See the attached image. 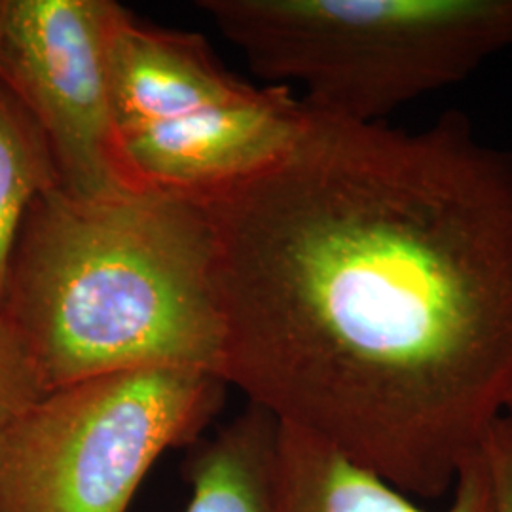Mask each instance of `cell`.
Wrapping results in <instances>:
<instances>
[{
    "mask_svg": "<svg viewBox=\"0 0 512 512\" xmlns=\"http://www.w3.org/2000/svg\"><path fill=\"white\" fill-rule=\"evenodd\" d=\"M2 313L48 391L165 366L220 378L224 323L202 203L152 184L97 198L50 188L19 232Z\"/></svg>",
    "mask_w": 512,
    "mask_h": 512,
    "instance_id": "obj_2",
    "label": "cell"
},
{
    "mask_svg": "<svg viewBox=\"0 0 512 512\" xmlns=\"http://www.w3.org/2000/svg\"><path fill=\"white\" fill-rule=\"evenodd\" d=\"M109 88L118 137L173 124L255 92L196 33L169 31L120 6L109 40Z\"/></svg>",
    "mask_w": 512,
    "mask_h": 512,
    "instance_id": "obj_7",
    "label": "cell"
},
{
    "mask_svg": "<svg viewBox=\"0 0 512 512\" xmlns=\"http://www.w3.org/2000/svg\"><path fill=\"white\" fill-rule=\"evenodd\" d=\"M215 241L220 378L410 499H439L512 397V152L469 118L308 107L270 164L192 190Z\"/></svg>",
    "mask_w": 512,
    "mask_h": 512,
    "instance_id": "obj_1",
    "label": "cell"
},
{
    "mask_svg": "<svg viewBox=\"0 0 512 512\" xmlns=\"http://www.w3.org/2000/svg\"><path fill=\"white\" fill-rule=\"evenodd\" d=\"M112 0H2L0 80L35 120L59 188L97 198L137 183L124 164L109 88Z\"/></svg>",
    "mask_w": 512,
    "mask_h": 512,
    "instance_id": "obj_5",
    "label": "cell"
},
{
    "mask_svg": "<svg viewBox=\"0 0 512 512\" xmlns=\"http://www.w3.org/2000/svg\"><path fill=\"white\" fill-rule=\"evenodd\" d=\"M277 421L251 406L188 459L184 512H274Z\"/></svg>",
    "mask_w": 512,
    "mask_h": 512,
    "instance_id": "obj_9",
    "label": "cell"
},
{
    "mask_svg": "<svg viewBox=\"0 0 512 512\" xmlns=\"http://www.w3.org/2000/svg\"><path fill=\"white\" fill-rule=\"evenodd\" d=\"M306 118L308 105L289 86L268 84L192 118L124 133L118 145L137 183L192 192L270 164L298 137Z\"/></svg>",
    "mask_w": 512,
    "mask_h": 512,
    "instance_id": "obj_6",
    "label": "cell"
},
{
    "mask_svg": "<svg viewBox=\"0 0 512 512\" xmlns=\"http://www.w3.org/2000/svg\"><path fill=\"white\" fill-rule=\"evenodd\" d=\"M0 12H2V0H0Z\"/></svg>",
    "mask_w": 512,
    "mask_h": 512,
    "instance_id": "obj_14",
    "label": "cell"
},
{
    "mask_svg": "<svg viewBox=\"0 0 512 512\" xmlns=\"http://www.w3.org/2000/svg\"><path fill=\"white\" fill-rule=\"evenodd\" d=\"M226 387L165 366L48 391L0 439V511L128 512L156 459L202 433Z\"/></svg>",
    "mask_w": 512,
    "mask_h": 512,
    "instance_id": "obj_4",
    "label": "cell"
},
{
    "mask_svg": "<svg viewBox=\"0 0 512 512\" xmlns=\"http://www.w3.org/2000/svg\"><path fill=\"white\" fill-rule=\"evenodd\" d=\"M46 393L23 338L0 313V439Z\"/></svg>",
    "mask_w": 512,
    "mask_h": 512,
    "instance_id": "obj_11",
    "label": "cell"
},
{
    "mask_svg": "<svg viewBox=\"0 0 512 512\" xmlns=\"http://www.w3.org/2000/svg\"><path fill=\"white\" fill-rule=\"evenodd\" d=\"M486 444V442H484ZM444 512H497L486 448L459 473ZM274 512H427L329 446L277 423Z\"/></svg>",
    "mask_w": 512,
    "mask_h": 512,
    "instance_id": "obj_8",
    "label": "cell"
},
{
    "mask_svg": "<svg viewBox=\"0 0 512 512\" xmlns=\"http://www.w3.org/2000/svg\"><path fill=\"white\" fill-rule=\"evenodd\" d=\"M505 414H507V416H509V418L512 420V397L511 401H509V404H507V410H505Z\"/></svg>",
    "mask_w": 512,
    "mask_h": 512,
    "instance_id": "obj_13",
    "label": "cell"
},
{
    "mask_svg": "<svg viewBox=\"0 0 512 512\" xmlns=\"http://www.w3.org/2000/svg\"><path fill=\"white\" fill-rule=\"evenodd\" d=\"M0 512H2V511H0Z\"/></svg>",
    "mask_w": 512,
    "mask_h": 512,
    "instance_id": "obj_15",
    "label": "cell"
},
{
    "mask_svg": "<svg viewBox=\"0 0 512 512\" xmlns=\"http://www.w3.org/2000/svg\"><path fill=\"white\" fill-rule=\"evenodd\" d=\"M251 71L311 109L384 124L512 50V0H202Z\"/></svg>",
    "mask_w": 512,
    "mask_h": 512,
    "instance_id": "obj_3",
    "label": "cell"
},
{
    "mask_svg": "<svg viewBox=\"0 0 512 512\" xmlns=\"http://www.w3.org/2000/svg\"><path fill=\"white\" fill-rule=\"evenodd\" d=\"M54 186L59 179L44 135L0 80V313L25 217Z\"/></svg>",
    "mask_w": 512,
    "mask_h": 512,
    "instance_id": "obj_10",
    "label": "cell"
},
{
    "mask_svg": "<svg viewBox=\"0 0 512 512\" xmlns=\"http://www.w3.org/2000/svg\"><path fill=\"white\" fill-rule=\"evenodd\" d=\"M484 448L494 480L495 509L512 512V420L507 414L492 427Z\"/></svg>",
    "mask_w": 512,
    "mask_h": 512,
    "instance_id": "obj_12",
    "label": "cell"
}]
</instances>
